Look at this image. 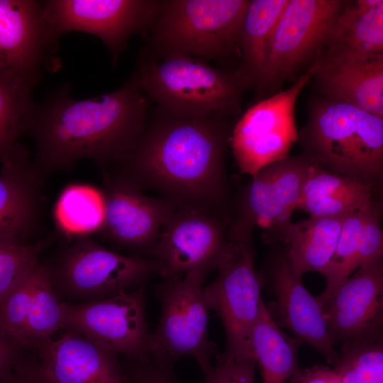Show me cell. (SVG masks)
<instances>
[{"label": "cell", "mask_w": 383, "mask_h": 383, "mask_svg": "<svg viewBox=\"0 0 383 383\" xmlns=\"http://www.w3.org/2000/svg\"><path fill=\"white\" fill-rule=\"evenodd\" d=\"M250 1L159 0L140 52L181 53L205 61L240 58L239 35Z\"/></svg>", "instance_id": "cell-5"}, {"label": "cell", "mask_w": 383, "mask_h": 383, "mask_svg": "<svg viewBox=\"0 0 383 383\" xmlns=\"http://www.w3.org/2000/svg\"><path fill=\"white\" fill-rule=\"evenodd\" d=\"M131 77L152 103L183 118L238 115L244 91L250 87L237 70L181 53L140 52Z\"/></svg>", "instance_id": "cell-3"}, {"label": "cell", "mask_w": 383, "mask_h": 383, "mask_svg": "<svg viewBox=\"0 0 383 383\" xmlns=\"http://www.w3.org/2000/svg\"><path fill=\"white\" fill-rule=\"evenodd\" d=\"M3 383H51L42 373L36 361L21 358Z\"/></svg>", "instance_id": "cell-39"}, {"label": "cell", "mask_w": 383, "mask_h": 383, "mask_svg": "<svg viewBox=\"0 0 383 383\" xmlns=\"http://www.w3.org/2000/svg\"><path fill=\"white\" fill-rule=\"evenodd\" d=\"M345 1L289 0L275 28L267 58L254 87L263 99L310 67L330 42Z\"/></svg>", "instance_id": "cell-6"}, {"label": "cell", "mask_w": 383, "mask_h": 383, "mask_svg": "<svg viewBox=\"0 0 383 383\" xmlns=\"http://www.w3.org/2000/svg\"><path fill=\"white\" fill-rule=\"evenodd\" d=\"M43 178L26 150L1 165L0 173V242L30 244L40 216Z\"/></svg>", "instance_id": "cell-21"}, {"label": "cell", "mask_w": 383, "mask_h": 383, "mask_svg": "<svg viewBox=\"0 0 383 383\" xmlns=\"http://www.w3.org/2000/svg\"><path fill=\"white\" fill-rule=\"evenodd\" d=\"M311 162L304 155L287 156L261 169L244 188L228 238L252 242L256 227L279 240L297 209Z\"/></svg>", "instance_id": "cell-12"}, {"label": "cell", "mask_w": 383, "mask_h": 383, "mask_svg": "<svg viewBox=\"0 0 383 383\" xmlns=\"http://www.w3.org/2000/svg\"><path fill=\"white\" fill-rule=\"evenodd\" d=\"M289 0L250 1L239 35L241 64L236 70L254 87L265 67L277 22Z\"/></svg>", "instance_id": "cell-25"}, {"label": "cell", "mask_w": 383, "mask_h": 383, "mask_svg": "<svg viewBox=\"0 0 383 383\" xmlns=\"http://www.w3.org/2000/svg\"><path fill=\"white\" fill-rule=\"evenodd\" d=\"M57 48L43 17V1L0 0V70H13L39 82L43 69L55 71Z\"/></svg>", "instance_id": "cell-19"}, {"label": "cell", "mask_w": 383, "mask_h": 383, "mask_svg": "<svg viewBox=\"0 0 383 383\" xmlns=\"http://www.w3.org/2000/svg\"><path fill=\"white\" fill-rule=\"evenodd\" d=\"M322 306L335 345L383 338L382 258L357 268Z\"/></svg>", "instance_id": "cell-17"}, {"label": "cell", "mask_w": 383, "mask_h": 383, "mask_svg": "<svg viewBox=\"0 0 383 383\" xmlns=\"http://www.w3.org/2000/svg\"><path fill=\"white\" fill-rule=\"evenodd\" d=\"M289 383H341L333 367L322 365L300 369Z\"/></svg>", "instance_id": "cell-37"}, {"label": "cell", "mask_w": 383, "mask_h": 383, "mask_svg": "<svg viewBox=\"0 0 383 383\" xmlns=\"http://www.w3.org/2000/svg\"><path fill=\"white\" fill-rule=\"evenodd\" d=\"M70 83L50 91L34 111L25 134L35 144L32 162L43 179L91 160L102 170L123 161L141 135L152 102L131 77L101 96L77 99Z\"/></svg>", "instance_id": "cell-2"}, {"label": "cell", "mask_w": 383, "mask_h": 383, "mask_svg": "<svg viewBox=\"0 0 383 383\" xmlns=\"http://www.w3.org/2000/svg\"><path fill=\"white\" fill-rule=\"evenodd\" d=\"M228 222L210 210L176 207L164 226L153 257L163 279L213 270L228 242Z\"/></svg>", "instance_id": "cell-14"}, {"label": "cell", "mask_w": 383, "mask_h": 383, "mask_svg": "<svg viewBox=\"0 0 383 383\" xmlns=\"http://www.w3.org/2000/svg\"><path fill=\"white\" fill-rule=\"evenodd\" d=\"M53 213L58 231L70 240L98 234L106 214L103 191L89 184H70L60 193Z\"/></svg>", "instance_id": "cell-27"}, {"label": "cell", "mask_w": 383, "mask_h": 383, "mask_svg": "<svg viewBox=\"0 0 383 383\" xmlns=\"http://www.w3.org/2000/svg\"><path fill=\"white\" fill-rule=\"evenodd\" d=\"M48 270L55 289L84 302L127 292L139 287L154 274V258L112 251L89 236L73 239Z\"/></svg>", "instance_id": "cell-8"}, {"label": "cell", "mask_w": 383, "mask_h": 383, "mask_svg": "<svg viewBox=\"0 0 383 383\" xmlns=\"http://www.w3.org/2000/svg\"><path fill=\"white\" fill-rule=\"evenodd\" d=\"M158 6L159 0H49L43 1V17L56 43L67 32L91 33L116 64L130 37L147 33Z\"/></svg>", "instance_id": "cell-11"}, {"label": "cell", "mask_w": 383, "mask_h": 383, "mask_svg": "<svg viewBox=\"0 0 383 383\" xmlns=\"http://www.w3.org/2000/svg\"><path fill=\"white\" fill-rule=\"evenodd\" d=\"M316 62L318 67L311 80L323 98L383 118V54L330 41Z\"/></svg>", "instance_id": "cell-18"}, {"label": "cell", "mask_w": 383, "mask_h": 383, "mask_svg": "<svg viewBox=\"0 0 383 383\" xmlns=\"http://www.w3.org/2000/svg\"><path fill=\"white\" fill-rule=\"evenodd\" d=\"M228 116L183 118L156 106L126 157L103 171L140 190L152 189L176 207L210 210L231 222L226 156Z\"/></svg>", "instance_id": "cell-1"}, {"label": "cell", "mask_w": 383, "mask_h": 383, "mask_svg": "<svg viewBox=\"0 0 383 383\" xmlns=\"http://www.w3.org/2000/svg\"><path fill=\"white\" fill-rule=\"evenodd\" d=\"M125 368L131 383H177L174 365L157 362L150 357L128 360Z\"/></svg>", "instance_id": "cell-36"}, {"label": "cell", "mask_w": 383, "mask_h": 383, "mask_svg": "<svg viewBox=\"0 0 383 383\" xmlns=\"http://www.w3.org/2000/svg\"><path fill=\"white\" fill-rule=\"evenodd\" d=\"M33 289L22 348H35L63 327L62 303L47 267L40 262L33 270Z\"/></svg>", "instance_id": "cell-29"}, {"label": "cell", "mask_w": 383, "mask_h": 383, "mask_svg": "<svg viewBox=\"0 0 383 383\" xmlns=\"http://www.w3.org/2000/svg\"><path fill=\"white\" fill-rule=\"evenodd\" d=\"M370 204L350 213L343 221L334 253L320 272L325 277L326 283L323 292L317 296L321 304L361 267L360 236Z\"/></svg>", "instance_id": "cell-30"}, {"label": "cell", "mask_w": 383, "mask_h": 383, "mask_svg": "<svg viewBox=\"0 0 383 383\" xmlns=\"http://www.w3.org/2000/svg\"><path fill=\"white\" fill-rule=\"evenodd\" d=\"M34 349L38 365L51 383H131L118 355L72 329Z\"/></svg>", "instance_id": "cell-20"}, {"label": "cell", "mask_w": 383, "mask_h": 383, "mask_svg": "<svg viewBox=\"0 0 383 383\" xmlns=\"http://www.w3.org/2000/svg\"><path fill=\"white\" fill-rule=\"evenodd\" d=\"M33 269L0 302V331L20 348L33 295Z\"/></svg>", "instance_id": "cell-33"}, {"label": "cell", "mask_w": 383, "mask_h": 383, "mask_svg": "<svg viewBox=\"0 0 383 383\" xmlns=\"http://www.w3.org/2000/svg\"><path fill=\"white\" fill-rule=\"evenodd\" d=\"M20 348L0 331V383L9 377L21 360Z\"/></svg>", "instance_id": "cell-38"}, {"label": "cell", "mask_w": 383, "mask_h": 383, "mask_svg": "<svg viewBox=\"0 0 383 383\" xmlns=\"http://www.w3.org/2000/svg\"><path fill=\"white\" fill-rule=\"evenodd\" d=\"M330 41L361 52L383 54V1H345Z\"/></svg>", "instance_id": "cell-28"}, {"label": "cell", "mask_w": 383, "mask_h": 383, "mask_svg": "<svg viewBox=\"0 0 383 383\" xmlns=\"http://www.w3.org/2000/svg\"><path fill=\"white\" fill-rule=\"evenodd\" d=\"M250 343L262 383H289L300 370L298 350L302 342L283 332L265 303L252 328Z\"/></svg>", "instance_id": "cell-24"}, {"label": "cell", "mask_w": 383, "mask_h": 383, "mask_svg": "<svg viewBox=\"0 0 383 383\" xmlns=\"http://www.w3.org/2000/svg\"><path fill=\"white\" fill-rule=\"evenodd\" d=\"M382 206L375 199L370 204L360 236L361 266L383 256V235L381 230Z\"/></svg>", "instance_id": "cell-35"}, {"label": "cell", "mask_w": 383, "mask_h": 383, "mask_svg": "<svg viewBox=\"0 0 383 383\" xmlns=\"http://www.w3.org/2000/svg\"><path fill=\"white\" fill-rule=\"evenodd\" d=\"M145 287L77 304L62 303L63 327L127 360L149 357Z\"/></svg>", "instance_id": "cell-13"}, {"label": "cell", "mask_w": 383, "mask_h": 383, "mask_svg": "<svg viewBox=\"0 0 383 383\" xmlns=\"http://www.w3.org/2000/svg\"><path fill=\"white\" fill-rule=\"evenodd\" d=\"M315 62L284 91L260 99L233 126L230 147L242 174L253 177L261 169L289 155L298 132V96L317 70Z\"/></svg>", "instance_id": "cell-10"}, {"label": "cell", "mask_w": 383, "mask_h": 383, "mask_svg": "<svg viewBox=\"0 0 383 383\" xmlns=\"http://www.w3.org/2000/svg\"><path fill=\"white\" fill-rule=\"evenodd\" d=\"M228 239L216 267V277L204 291L224 327V352L253 357L250 339L265 303L262 283L254 267L252 242Z\"/></svg>", "instance_id": "cell-9"}, {"label": "cell", "mask_w": 383, "mask_h": 383, "mask_svg": "<svg viewBox=\"0 0 383 383\" xmlns=\"http://www.w3.org/2000/svg\"><path fill=\"white\" fill-rule=\"evenodd\" d=\"M373 192L372 184L331 172L311 162L297 209L311 217L348 215L374 199Z\"/></svg>", "instance_id": "cell-22"}, {"label": "cell", "mask_w": 383, "mask_h": 383, "mask_svg": "<svg viewBox=\"0 0 383 383\" xmlns=\"http://www.w3.org/2000/svg\"><path fill=\"white\" fill-rule=\"evenodd\" d=\"M347 216H310L287 226L279 240L285 245L284 251L296 274L321 272L334 253Z\"/></svg>", "instance_id": "cell-23"}, {"label": "cell", "mask_w": 383, "mask_h": 383, "mask_svg": "<svg viewBox=\"0 0 383 383\" xmlns=\"http://www.w3.org/2000/svg\"><path fill=\"white\" fill-rule=\"evenodd\" d=\"M273 299L265 302L266 309L282 328L319 353L333 367L338 360V352L331 337L317 296L304 287L301 276L293 270L284 251L275 254L260 274Z\"/></svg>", "instance_id": "cell-15"}, {"label": "cell", "mask_w": 383, "mask_h": 383, "mask_svg": "<svg viewBox=\"0 0 383 383\" xmlns=\"http://www.w3.org/2000/svg\"><path fill=\"white\" fill-rule=\"evenodd\" d=\"M204 279L197 274L163 279L156 289L161 313L150 335L151 359L174 365L179 358L191 356L203 373L211 367L218 353L208 335L211 309L204 291Z\"/></svg>", "instance_id": "cell-7"}, {"label": "cell", "mask_w": 383, "mask_h": 383, "mask_svg": "<svg viewBox=\"0 0 383 383\" xmlns=\"http://www.w3.org/2000/svg\"><path fill=\"white\" fill-rule=\"evenodd\" d=\"M105 220L98 235L131 255L152 258L167 219L176 206L142 190L104 176Z\"/></svg>", "instance_id": "cell-16"}, {"label": "cell", "mask_w": 383, "mask_h": 383, "mask_svg": "<svg viewBox=\"0 0 383 383\" xmlns=\"http://www.w3.org/2000/svg\"><path fill=\"white\" fill-rule=\"evenodd\" d=\"M54 236L23 245L0 242V302L40 262V254Z\"/></svg>", "instance_id": "cell-32"}, {"label": "cell", "mask_w": 383, "mask_h": 383, "mask_svg": "<svg viewBox=\"0 0 383 383\" xmlns=\"http://www.w3.org/2000/svg\"><path fill=\"white\" fill-rule=\"evenodd\" d=\"M297 140L312 162L335 174L375 184L383 173V118L349 104L312 101Z\"/></svg>", "instance_id": "cell-4"}, {"label": "cell", "mask_w": 383, "mask_h": 383, "mask_svg": "<svg viewBox=\"0 0 383 383\" xmlns=\"http://www.w3.org/2000/svg\"><path fill=\"white\" fill-rule=\"evenodd\" d=\"M216 363L204 372L203 383H255L256 362L252 357L218 354Z\"/></svg>", "instance_id": "cell-34"}, {"label": "cell", "mask_w": 383, "mask_h": 383, "mask_svg": "<svg viewBox=\"0 0 383 383\" xmlns=\"http://www.w3.org/2000/svg\"><path fill=\"white\" fill-rule=\"evenodd\" d=\"M38 82L13 70H0V162L12 160L24 148L19 143L34 111L33 89Z\"/></svg>", "instance_id": "cell-26"}, {"label": "cell", "mask_w": 383, "mask_h": 383, "mask_svg": "<svg viewBox=\"0 0 383 383\" xmlns=\"http://www.w3.org/2000/svg\"><path fill=\"white\" fill-rule=\"evenodd\" d=\"M333 367L341 383H383V338L341 344Z\"/></svg>", "instance_id": "cell-31"}]
</instances>
